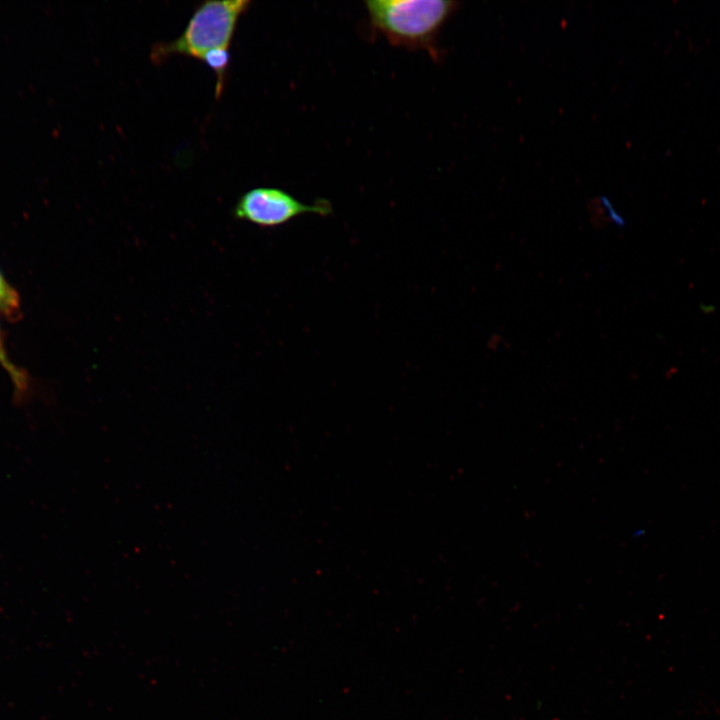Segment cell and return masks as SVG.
<instances>
[{
  "mask_svg": "<svg viewBox=\"0 0 720 720\" xmlns=\"http://www.w3.org/2000/svg\"><path fill=\"white\" fill-rule=\"evenodd\" d=\"M371 27L394 46L425 50L440 58L439 32L458 3L446 0L365 1Z\"/></svg>",
  "mask_w": 720,
  "mask_h": 720,
  "instance_id": "6da1fadb",
  "label": "cell"
},
{
  "mask_svg": "<svg viewBox=\"0 0 720 720\" xmlns=\"http://www.w3.org/2000/svg\"><path fill=\"white\" fill-rule=\"evenodd\" d=\"M251 1H205L193 12L184 31L170 42L153 46L151 59L160 63L172 55H182L201 60L214 49H229L237 23Z\"/></svg>",
  "mask_w": 720,
  "mask_h": 720,
  "instance_id": "7a4b0ae2",
  "label": "cell"
},
{
  "mask_svg": "<svg viewBox=\"0 0 720 720\" xmlns=\"http://www.w3.org/2000/svg\"><path fill=\"white\" fill-rule=\"evenodd\" d=\"M328 216L332 206L326 199L307 204L276 187H255L240 196L233 208V216L263 228L284 225L303 214Z\"/></svg>",
  "mask_w": 720,
  "mask_h": 720,
  "instance_id": "3957f363",
  "label": "cell"
},
{
  "mask_svg": "<svg viewBox=\"0 0 720 720\" xmlns=\"http://www.w3.org/2000/svg\"><path fill=\"white\" fill-rule=\"evenodd\" d=\"M201 60L215 73V96L219 98L224 89L226 75L230 64L229 49L218 48L211 50L207 52Z\"/></svg>",
  "mask_w": 720,
  "mask_h": 720,
  "instance_id": "277c9868",
  "label": "cell"
},
{
  "mask_svg": "<svg viewBox=\"0 0 720 720\" xmlns=\"http://www.w3.org/2000/svg\"><path fill=\"white\" fill-rule=\"evenodd\" d=\"M0 311L11 319L20 314V302L17 292L9 286L0 272Z\"/></svg>",
  "mask_w": 720,
  "mask_h": 720,
  "instance_id": "5b68a950",
  "label": "cell"
},
{
  "mask_svg": "<svg viewBox=\"0 0 720 720\" xmlns=\"http://www.w3.org/2000/svg\"><path fill=\"white\" fill-rule=\"evenodd\" d=\"M0 364L9 373L15 387L19 393H24L28 387L27 377L23 372L16 368L11 361L8 359L6 351L4 349L1 335H0Z\"/></svg>",
  "mask_w": 720,
  "mask_h": 720,
  "instance_id": "8992f818",
  "label": "cell"
}]
</instances>
